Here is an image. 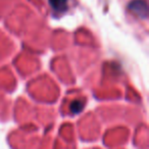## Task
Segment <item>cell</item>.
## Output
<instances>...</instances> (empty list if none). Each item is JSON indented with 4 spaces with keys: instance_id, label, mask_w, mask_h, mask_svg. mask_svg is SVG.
Here are the masks:
<instances>
[{
    "instance_id": "obj_1",
    "label": "cell",
    "mask_w": 149,
    "mask_h": 149,
    "mask_svg": "<svg viewBox=\"0 0 149 149\" xmlns=\"http://www.w3.org/2000/svg\"><path fill=\"white\" fill-rule=\"evenodd\" d=\"M129 8L133 13L140 17H145L148 15V8H147V2L145 0H135L129 5Z\"/></svg>"
},
{
    "instance_id": "obj_2",
    "label": "cell",
    "mask_w": 149,
    "mask_h": 149,
    "mask_svg": "<svg viewBox=\"0 0 149 149\" xmlns=\"http://www.w3.org/2000/svg\"><path fill=\"white\" fill-rule=\"evenodd\" d=\"M49 3L56 13H63L68 10V0H49Z\"/></svg>"
},
{
    "instance_id": "obj_3",
    "label": "cell",
    "mask_w": 149,
    "mask_h": 149,
    "mask_svg": "<svg viewBox=\"0 0 149 149\" xmlns=\"http://www.w3.org/2000/svg\"><path fill=\"white\" fill-rule=\"evenodd\" d=\"M84 107V101L82 99H77V100H74L70 104V111L72 113H79Z\"/></svg>"
}]
</instances>
